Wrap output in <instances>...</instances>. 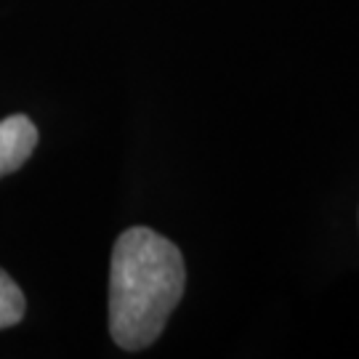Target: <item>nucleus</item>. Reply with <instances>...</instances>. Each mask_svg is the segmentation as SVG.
I'll return each mask as SVG.
<instances>
[{
    "label": "nucleus",
    "instance_id": "f257e3e1",
    "mask_svg": "<svg viewBox=\"0 0 359 359\" xmlns=\"http://www.w3.org/2000/svg\"><path fill=\"white\" fill-rule=\"evenodd\" d=\"M187 285L184 256L149 226L117 237L109 264V335L120 348L152 346L176 311Z\"/></svg>",
    "mask_w": 359,
    "mask_h": 359
},
{
    "label": "nucleus",
    "instance_id": "f03ea898",
    "mask_svg": "<svg viewBox=\"0 0 359 359\" xmlns=\"http://www.w3.org/2000/svg\"><path fill=\"white\" fill-rule=\"evenodd\" d=\"M38 147V126L27 115L0 120V179L25 165Z\"/></svg>",
    "mask_w": 359,
    "mask_h": 359
},
{
    "label": "nucleus",
    "instance_id": "7ed1b4c3",
    "mask_svg": "<svg viewBox=\"0 0 359 359\" xmlns=\"http://www.w3.org/2000/svg\"><path fill=\"white\" fill-rule=\"evenodd\" d=\"M25 311H27V301L22 287L0 269V330L19 325V322L25 320Z\"/></svg>",
    "mask_w": 359,
    "mask_h": 359
}]
</instances>
